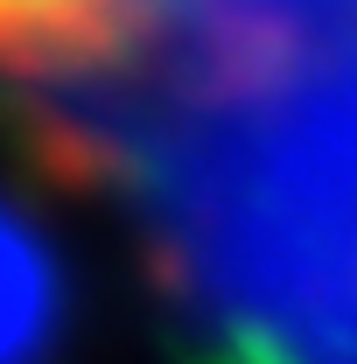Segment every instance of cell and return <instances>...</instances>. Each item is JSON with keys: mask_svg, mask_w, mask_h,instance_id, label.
Wrapping results in <instances>:
<instances>
[{"mask_svg": "<svg viewBox=\"0 0 357 364\" xmlns=\"http://www.w3.org/2000/svg\"><path fill=\"white\" fill-rule=\"evenodd\" d=\"M63 329V267L21 210L0 203V364H43Z\"/></svg>", "mask_w": 357, "mask_h": 364, "instance_id": "cell-1", "label": "cell"}, {"mask_svg": "<svg viewBox=\"0 0 357 364\" xmlns=\"http://www.w3.org/2000/svg\"><path fill=\"white\" fill-rule=\"evenodd\" d=\"M127 0H0V63H70L105 49Z\"/></svg>", "mask_w": 357, "mask_h": 364, "instance_id": "cell-2", "label": "cell"}]
</instances>
